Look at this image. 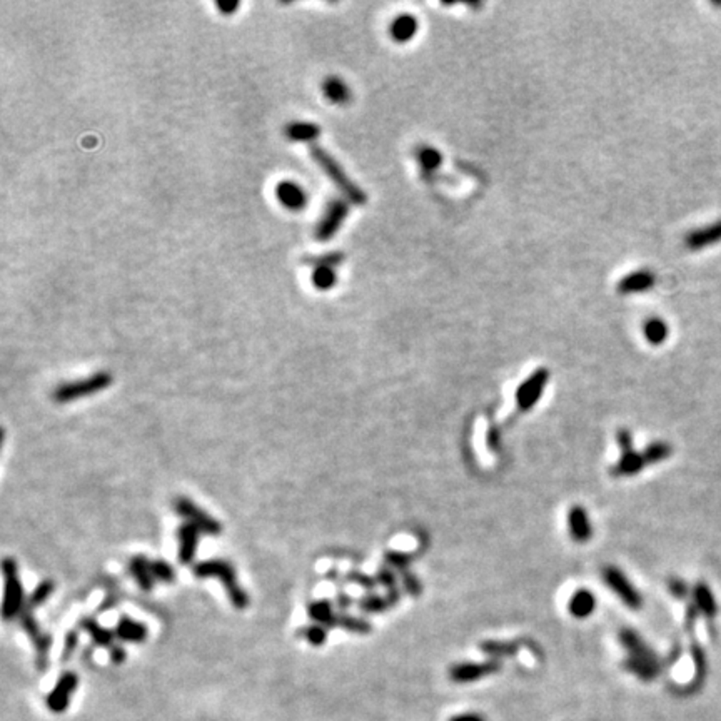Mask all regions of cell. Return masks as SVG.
Wrapping results in <instances>:
<instances>
[{
	"label": "cell",
	"mask_w": 721,
	"mask_h": 721,
	"mask_svg": "<svg viewBox=\"0 0 721 721\" xmlns=\"http://www.w3.org/2000/svg\"><path fill=\"white\" fill-rule=\"evenodd\" d=\"M194 576L199 579H219L227 596H229L231 605L236 609H245L250 605V596L237 581L236 568L231 565V561L222 560V558H210V560L199 561L194 566Z\"/></svg>",
	"instance_id": "cell-1"
},
{
	"label": "cell",
	"mask_w": 721,
	"mask_h": 721,
	"mask_svg": "<svg viewBox=\"0 0 721 721\" xmlns=\"http://www.w3.org/2000/svg\"><path fill=\"white\" fill-rule=\"evenodd\" d=\"M309 151H311L312 159L316 161V164H318L321 169L324 170V174H326L328 177L332 180L334 186L339 189V191L344 194V197L351 202V204H356V205L366 204V201H368L366 192H364L363 189L358 186V184H354L353 180L349 179V175L344 173V169L339 166V162L334 159L331 154H329L328 151H324L323 147L318 146V144H311Z\"/></svg>",
	"instance_id": "cell-2"
},
{
	"label": "cell",
	"mask_w": 721,
	"mask_h": 721,
	"mask_svg": "<svg viewBox=\"0 0 721 721\" xmlns=\"http://www.w3.org/2000/svg\"><path fill=\"white\" fill-rule=\"evenodd\" d=\"M4 573V603H2V618L6 621L19 618L22 609L25 608V593L22 586L19 565L14 558H4L2 561Z\"/></svg>",
	"instance_id": "cell-3"
},
{
	"label": "cell",
	"mask_w": 721,
	"mask_h": 721,
	"mask_svg": "<svg viewBox=\"0 0 721 721\" xmlns=\"http://www.w3.org/2000/svg\"><path fill=\"white\" fill-rule=\"evenodd\" d=\"M114 377L111 372L107 371H99L90 375L89 377H83V379L70 381V382H62L54 389L52 393V399L59 404L72 403L76 399L87 398V396L102 393L107 388H111Z\"/></svg>",
	"instance_id": "cell-4"
},
{
	"label": "cell",
	"mask_w": 721,
	"mask_h": 721,
	"mask_svg": "<svg viewBox=\"0 0 721 721\" xmlns=\"http://www.w3.org/2000/svg\"><path fill=\"white\" fill-rule=\"evenodd\" d=\"M19 623L22 630L25 631V635L32 640V645L35 648V665H37L39 671H46L47 666H49V653L52 648V636L49 633H46L39 624L37 618H35L34 609L29 608L25 605V608L22 609L19 614Z\"/></svg>",
	"instance_id": "cell-5"
},
{
	"label": "cell",
	"mask_w": 721,
	"mask_h": 721,
	"mask_svg": "<svg viewBox=\"0 0 721 721\" xmlns=\"http://www.w3.org/2000/svg\"><path fill=\"white\" fill-rule=\"evenodd\" d=\"M174 511L179 514L186 523H191L194 525L201 533L208 536H221L222 533V525L215 520L214 516H210L209 513H205L201 506H197L192 499L186 498V496H177L174 499Z\"/></svg>",
	"instance_id": "cell-6"
},
{
	"label": "cell",
	"mask_w": 721,
	"mask_h": 721,
	"mask_svg": "<svg viewBox=\"0 0 721 721\" xmlns=\"http://www.w3.org/2000/svg\"><path fill=\"white\" fill-rule=\"evenodd\" d=\"M603 579H605V583L609 586V590L613 593H616V595L619 596V600H621L623 603L628 606V608H633V609L641 608V605H643V598H641L640 593L635 590V586H633V584L630 583V579L624 576L621 570L614 568V566H608V568H605V571H603Z\"/></svg>",
	"instance_id": "cell-7"
},
{
	"label": "cell",
	"mask_w": 721,
	"mask_h": 721,
	"mask_svg": "<svg viewBox=\"0 0 721 721\" xmlns=\"http://www.w3.org/2000/svg\"><path fill=\"white\" fill-rule=\"evenodd\" d=\"M549 381V371L544 368L536 369L527 379L516 391V404L521 411H530L531 407L536 406L543 394L544 386Z\"/></svg>",
	"instance_id": "cell-8"
},
{
	"label": "cell",
	"mask_w": 721,
	"mask_h": 721,
	"mask_svg": "<svg viewBox=\"0 0 721 721\" xmlns=\"http://www.w3.org/2000/svg\"><path fill=\"white\" fill-rule=\"evenodd\" d=\"M79 687V676L74 671H65L47 696V706L52 713H64L70 705L72 694Z\"/></svg>",
	"instance_id": "cell-9"
},
{
	"label": "cell",
	"mask_w": 721,
	"mask_h": 721,
	"mask_svg": "<svg viewBox=\"0 0 721 721\" xmlns=\"http://www.w3.org/2000/svg\"><path fill=\"white\" fill-rule=\"evenodd\" d=\"M501 670L499 659H490L483 663H459V665L451 666L450 678L454 683H473L479 678H485L492 673H498Z\"/></svg>",
	"instance_id": "cell-10"
},
{
	"label": "cell",
	"mask_w": 721,
	"mask_h": 721,
	"mask_svg": "<svg viewBox=\"0 0 721 721\" xmlns=\"http://www.w3.org/2000/svg\"><path fill=\"white\" fill-rule=\"evenodd\" d=\"M347 213H349V205H347V201H331L329 208L324 214V217L321 219V222L316 227V237L318 241H326L331 239V237L339 231L341 224L344 222L347 217Z\"/></svg>",
	"instance_id": "cell-11"
},
{
	"label": "cell",
	"mask_w": 721,
	"mask_h": 721,
	"mask_svg": "<svg viewBox=\"0 0 721 721\" xmlns=\"http://www.w3.org/2000/svg\"><path fill=\"white\" fill-rule=\"evenodd\" d=\"M201 531L197 530L191 523H184L177 527V541H179V562L187 566L192 565L197 555V546H199Z\"/></svg>",
	"instance_id": "cell-12"
},
{
	"label": "cell",
	"mask_w": 721,
	"mask_h": 721,
	"mask_svg": "<svg viewBox=\"0 0 721 721\" xmlns=\"http://www.w3.org/2000/svg\"><path fill=\"white\" fill-rule=\"evenodd\" d=\"M114 633H116L117 640L124 641V643L140 645L149 638L147 624L140 623L137 619H132L130 616L119 618Z\"/></svg>",
	"instance_id": "cell-13"
},
{
	"label": "cell",
	"mask_w": 721,
	"mask_h": 721,
	"mask_svg": "<svg viewBox=\"0 0 721 721\" xmlns=\"http://www.w3.org/2000/svg\"><path fill=\"white\" fill-rule=\"evenodd\" d=\"M568 527L571 538H573L576 543H586V541L591 539L593 527L590 523V516H588L586 509L583 506H573L570 509Z\"/></svg>",
	"instance_id": "cell-14"
},
{
	"label": "cell",
	"mask_w": 721,
	"mask_h": 721,
	"mask_svg": "<svg viewBox=\"0 0 721 721\" xmlns=\"http://www.w3.org/2000/svg\"><path fill=\"white\" fill-rule=\"evenodd\" d=\"M82 631H86L87 635L90 636V640L94 641V645L100 646V648H109L111 649L114 645H116V633L109 628H105L104 624H100L97 619L92 616H83L79 623Z\"/></svg>",
	"instance_id": "cell-15"
},
{
	"label": "cell",
	"mask_w": 721,
	"mask_h": 721,
	"mask_svg": "<svg viewBox=\"0 0 721 721\" xmlns=\"http://www.w3.org/2000/svg\"><path fill=\"white\" fill-rule=\"evenodd\" d=\"M619 641H621L623 648L630 653L628 656L641 658V659H653V661H658L656 653H654L653 649L640 638L638 633L630 630V628H624V630L619 631Z\"/></svg>",
	"instance_id": "cell-16"
},
{
	"label": "cell",
	"mask_w": 721,
	"mask_h": 721,
	"mask_svg": "<svg viewBox=\"0 0 721 721\" xmlns=\"http://www.w3.org/2000/svg\"><path fill=\"white\" fill-rule=\"evenodd\" d=\"M151 560L144 555H135L130 558L129 561V573L134 581L137 583V586L142 591H152L154 584H156V579L152 576V568H151Z\"/></svg>",
	"instance_id": "cell-17"
},
{
	"label": "cell",
	"mask_w": 721,
	"mask_h": 721,
	"mask_svg": "<svg viewBox=\"0 0 721 721\" xmlns=\"http://www.w3.org/2000/svg\"><path fill=\"white\" fill-rule=\"evenodd\" d=\"M307 616H309L316 624H321L324 628H336L337 626V613L334 611L332 601L326 600H314L307 605Z\"/></svg>",
	"instance_id": "cell-18"
},
{
	"label": "cell",
	"mask_w": 721,
	"mask_h": 721,
	"mask_svg": "<svg viewBox=\"0 0 721 721\" xmlns=\"http://www.w3.org/2000/svg\"><path fill=\"white\" fill-rule=\"evenodd\" d=\"M718 243H721V221L710 224V226L703 227V229L693 231L692 234L687 237V245L688 249L692 250L710 248V245H715Z\"/></svg>",
	"instance_id": "cell-19"
},
{
	"label": "cell",
	"mask_w": 721,
	"mask_h": 721,
	"mask_svg": "<svg viewBox=\"0 0 721 721\" xmlns=\"http://www.w3.org/2000/svg\"><path fill=\"white\" fill-rule=\"evenodd\" d=\"M654 285V276L649 271H636L631 272V274L624 276V278L619 281L618 291L623 294H631V292H643L652 289Z\"/></svg>",
	"instance_id": "cell-20"
},
{
	"label": "cell",
	"mask_w": 721,
	"mask_h": 721,
	"mask_svg": "<svg viewBox=\"0 0 721 721\" xmlns=\"http://www.w3.org/2000/svg\"><path fill=\"white\" fill-rule=\"evenodd\" d=\"M645 464L646 461L643 452H641V454L636 451L623 452L621 459H619L618 464H614L613 469H611V474H613V476H635V474L643 471Z\"/></svg>",
	"instance_id": "cell-21"
},
{
	"label": "cell",
	"mask_w": 721,
	"mask_h": 721,
	"mask_svg": "<svg viewBox=\"0 0 721 721\" xmlns=\"http://www.w3.org/2000/svg\"><path fill=\"white\" fill-rule=\"evenodd\" d=\"M570 613L573 614L574 618L584 619L591 616V613L596 608V598L591 591L588 590H578L571 596L570 600Z\"/></svg>",
	"instance_id": "cell-22"
},
{
	"label": "cell",
	"mask_w": 721,
	"mask_h": 721,
	"mask_svg": "<svg viewBox=\"0 0 721 721\" xmlns=\"http://www.w3.org/2000/svg\"><path fill=\"white\" fill-rule=\"evenodd\" d=\"M624 668L643 681H649V680L656 678V676L659 675V663L653 661V659H641V658L628 656L626 661H624Z\"/></svg>",
	"instance_id": "cell-23"
},
{
	"label": "cell",
	"mask_w": 721,
	"mask_h": 721,
	"mask_svg": "<svg viewBox=\"0 0 721 721\" xmlns=\"http://www.w3.org/2000/svg\"><path fill=\"white\" fill-rule=\"evenodd\" d=\"M278 197L285 208L289 209H301L306 204V194L297 184L283 182L278 186Z\"/></svg>",
	"instance_id": "cell-24"
},
{
	"label": "cell",
	"mask_w": 721,
	"mask_h": 721,
	"mask_svg": "<svg viewBox=\"0 0 721 721\" xmlns=\"http://www.w3.org/2000/svg\"><path fill=\"white\" fill-rule=\"evenodd\" d=\"M417 32V20L412 15L398 17L391 25V35L396 42H407Z\"/></svg>",
	"instance_id": "cell-25"
},
{
	"label": "cell",
	"mask_w": 721,
	"mask_h": 721,
	"mask_svg": "<svg viewBox=\"0 0 721 721\" xmlns=\"http://www.w3.org/2000/svg\"><path fill=\"white\" fill-rule=\"evenodd\" d=\"M341 630L353 635H369L372 631V624L366 618L353 616L349 613H337V626Z\"/></svg>",
	"instance_id": "cell-26"
},
{
	"label": "cell",
	"mask_w": 721,
	"mask_h": 721,
	"mask_svg": "<svg viewBox=\"0 0 721 721\" xmlns=\"http://www.w3.org/2000/svg\"><path fill=\"white\" fill-rule=\"evenodd\" d=\"M356 605H358V608L366 614H379L393 608L388 601V598L376 595V593H368V595L360 596Z\"/></svg>",
	"instance_id": "cell-27"
},
{
	"label": "cell",
	"mask_w": 721,
	"mask_h": 721,
	"mask_svg": "<svg viewBox=\"0 0 721 721\" xmlns=\"http://www.w3.org/2000/svg\"><path fill=\"white\" fill-rule=\"evenodd\" d=\"M693 596H694V606H696V608L700 609L705 616L713 618L716 614V603H715L713 595H711L710 588L703 583L696 584V586H694Z\"/></svg>",
	"instance_id": "cell-28"
},
{
	"label": "cell",
	"mask_w": 721,
	"mask_h": 721,
	"mask_svg": "<svg viewBox=\"0 0 721 721\" xmlns=\"http://www.w3.org/2000/svg\"><path fill=\"white\" fill-rule=\"evenodd\" d=\"M321 134V127L312 122H292L285 127V135L291 140H314Z\"/></svg>",
	"instance_id": "cell-29"
},
{
	"label": "cell",
	"mask_w": 721,
	"mask_h": 721,
	"mask_svg": "<svg viewBox=\"0 0 721 721\" xmlns=\"http://www.w3.org/2000/svg\"><path fill=\"white\" fill-rule=\"evenodd\" d=\"M55 591V583L52 579H42L37 586L34 588V591L30 593L27 598V606L29 608H39V606L46 605L49 601V598L54 595Z\"/></svg>",
	"instance_id": "cell-30"
},
{
	"label": "cell",
	"mask_w": 721,
	"mask_h": 721,
	"mask_svg": "<svg viewBox=\"0 0 721 721\" xmlns=\"http://www.w3.org/2000/svg\"><path fill=\"white\" fill-rule=\"evenodd\" d=\"M324 94L329 100L336 104H344L349 99V89L341 79L337 77H329L326 82H324Z\"/></svg>",
	"instance_id": "cell-31"
},
{
	"label": "cell",
	"mask_w": 721,
	"mask_h": 721,
	"mask_svg": "<svg viewBox=\"0 0 721 721\" xmlns=\"http://www.w3.org/2000/svg\"><path fill=\"white\" fill-rule=\"evenodd\" d=\"M668 332H670V329H668V326L665 324V321H661V319H658V318L656 319H649L648 323L645 324V336H646V339H648L654 346L663 344V342L666 341Z\"/></svg>",
	"instance_id": "cell-32"
},
{
	"label": "cell",
	"mask_w": 721,
	"mask_h": 721,
	"mask_svg": "<svg viewBox=\"0 0 721 721\" xmlns=\"http://www.w3.org/2000/svg\"><path fill=\"white\" fill-rule=\"evenodd\" d=\"M483 653L490 654L494 659L501 656H514L518 652V643H501V641H485L479 645Z\"/></svg>",
	"instance_id": "cell-33"
},
{
	"label": "cell",
	"mask_w": 721,
	"mask_h": 721,
	"mask_svg": "<svg viewBox=\"0 0 721 721\" xmlns=\"http://www.w3.org/2000/svg\"><path fill=\"white\" fill-rule=\"evenodd\" d=\"M344 261V254L342 252H328L323 254V256H314V257H306L304 262L309 264V266L314 267V269H321V267H328V269H334L336 266Z\"/></svg>",
	"instance_id": "cell-34"
},
{
	"label": "cell",
	"mask_w": 721,
	"mask_h": 721,
	"mask_svg": "<svg viewBox=\"0 0 721 721\" xmlns=\"http://www.w3.org/2000/svg\"><path fill=\"white\" fill-rule=\"evenodd\" d=\"M152 576L156 581L170 584L175 581V570L166 560H154L151 562Z\"/></svg>",
	"instance_id": "cell-35"
},
{
	"label": "cell",
	"mask_w": 721,
	"mask_h": 721,
	"mask_svg": "<svg viewBox=\"0 0 721 721\" xmlns=\"http://www.w3.org/2000/svg\"><path fill=\"white\" fill-rule=\"evenodd\" d=\"M302 636H304L306 641L316 648L319 646H324L328 641V628L321 626V624H309V626L302 628Z\"/></svg>",
	"instance_id": "cell-36"
},
{
	"label": "cell",
	"mask_w": 721,
	"mask_h": 721,
	"mask_svg": "<svg viewBox=\"0 0 721 721\" xmlns=\"http://www.w3.org/2000/svg\"><path fill=\"white\" fill-rule=\"evenodd\" d=\"M344 579L347 583L358 584V586L364 588V590H368V591H375V588L379 584L377 583L376 576L363 573V571H358V570L347 571V573L344 574Z\"/></svg>",
	"instance_id": "cell-37"
},
{
	"label": "cell",
	"mask_w": 721,
	"mask_h": 721,
	"mask_svg": "<svg viewBox=\"0 0 721 721\" xmlns=\"http://www.w3.org/2000/svg\"><path fill=\"white\" fill-rule=\"evenodd\" d=\"M670 454H671V446H670V444H666V443H653V444H649V446L646 447L645 452H643L646 464L659 463V461L666 459Z\"/></svg>",
	"instance_id": "cell-38"
},
{
	"label": "cell",
	"mask_w": 721,
	"mask_h": 721,
	"mask_svg": "<svg viewBox=\"0 0 721 721\" xmlns=\"http://www.w3.org/2000/svg\"><path fill=\"white\" fill-rule=\"evenodd\" d=\"M376 579L382 588H386V595H389V593L401 591L398 586V578H396L393 568H389V566H382V568L377 570Z\"/></svg>",
	"instance_id": "cell-39"
},
{
	"label": "cell",
	"mask_w": 721,
	"mask_h": 721,
	"mask_svg": "<svg viewBox=\"0 0 721 721\" xmlns=\"http://www.w3.org/2000/svg\"><path fill=\"white\" fill-rule=\"evenodd\" d=\"M411 560H412L411 555H407V553H401V551H388L384 555L386 566H389V568L398 570V571L410 570Z\"/></svg>",
	"instance_id": "cell-40"
},
{
	"label": "cell",
	"mask_w": 721,
	"mask_h": 721,
	"mask_svg": "<svg viewBox=\"0 0 721 721\" xmlns=\"http://www.w3.org/2000/svg\"><path fill=\"white\" fill-rule=\"evenodd\" d=\"M312 279H314L316 288L329 289L336 284V272L334 269H328V267H321V269H314Z\"/></svg>",
	"instance_id": "cell-41"
},
{
	"label": "cell",
	"mask_w": 721,
	"mask_h": 721,
	"mask_svg": "<svg viewBox=\"0 0 721 721\" xmlns=\"http://www.w3.org/2000/svg\"><path fill=\"white\" fill-rule=\"evenodd\" d=\"M399 574H401V581H403L404 590H406L412 596H419L421 591H423V584H421L419 579H417V576L415 573H411L410 570L399 571Z\"/></svg>",
	"instance_id": "cell-42"
},
{
	"label": "cell",
	"mask_w": 721,
	"mask_h": 721,
	"mask_svg": "<svg viewBox=\"0 0 721 721\" xmlns=\"http://www.w3.org/2000/svg\"><path fill=\"white\" fill-rule=\"evenodd\" d=\"M77 646H79V633L76 630H70L65 633L64 646H62V661H67V659L72 658V654L76 653Z\"/></svg>",
	"instance_id": "cell-43"
},
{
	"label": "cell",
	"mask_w": 721,
	"mask_h": 721,
	"mask_svg": "<svg viewBox=\"0 0 721 721\" xmlns=\"http://www.w3.org/2000/svg\"><path fill=\"white\" fill-rule=\"evenodd\" d=\"M354 605V598L347 595L346 591H339L334 598V606L339 609V613H347V609Z\"/></svg>",
	"instance_id": "cell-44"
},
{
	"label": "cell",
	"mask_w": 721,
	"mask_h": 721,
	"mask_svg": "<svg viewBox=\"0 0 721 721\" xmlns=\"http://www.w3.org/2000/svg\"><path fill=\"white\" fill-rule=\"evenodd\" d=\"M439 161H441V157H439V154L436 151H433V149H426V151L421 152V164H423L426 169L436 167L439 164Z\"/></svg>",
	"instance_id": "cell-45"
},
{
	"label": "cell",
	"mask_w": 721,
	"mask_h": 721,
	"mask_svg": "<svg viewBox=\"0 0 721 721\" xmlns=\"http://www.w3.org/2000/svg\"><path fill=\"white\" fill-rule=\"evenodd\" d=\"M668 588L673 593V596L676 598H687L688 596V586L687 583L681 581L678 578H671L670 583H668Z\"/></svg>",
	"instance_id": "cell-46"
},
{
	"label": "cell",
	"mask_w": 721,
	"mask_h": 721,
	"mask_svg": "<svg viewBox=\"0 0 721 721\" xmlns=\"http://www.w3.org/2000/svg\"><path fill=\"white\" fill-rule=\"evenodd\" d=\"M616 439H618V446L621 447L623 452L633 451V438H631L630 431L619 429L616 433Z\"/></svg>",
	"instance_id": "cell-47"
},
{
	"label": "cell",
	"mask_w": 721,
	"mask_h": 721,
	"mask_svg": "<svg viewBox=\"0 0 721 721\" xmlns=\"http://www.w3.org/2000/svg\"><path fill=\"white\" fill-rule=\"evenodd\" d=\"M127 659V652L124 646L121 645H114L111 648V661L114 663V665H122Z\"/></svg>",
	"instance_id": "cell-48"
},
{
	"label": "cell",
	"mask_w": 721,
	"mask_h": 721,
	"mask_svg": "<svg viewBox=\"0 0 721 721\" xmlns=\"http://www.w3.org/2000/svg\"><path fill=\"white\" fill-rule=\"evenodd\" d=\"M450 721H486V718L479 713H461L451 716Z\"/></svg>",
	"instance_id": "cell-49"
},
{
	"label": "cell",
	"mask_w": 721,
	"mask_h": 721,
	"mask_svg": "<svg viewBox=\"0 0 721 721\" xmlns=\"http://www.w3.org/2000/svg\"><path fill=\"white\" fill-rule=\"evenodd\" d=\"M494 428L490 429V434H487V444H490V447H492V450H498L499 436H498V431H496Z\"/></svg>",
	"instance_id": "cell-50"
},
{
	"label": "cell",
	"mask_w": 721,
	"mask_h": 721,
	"mask_svg": "<svg viewBox=\"0 0 721 721\" xmlns=\"http://www.w3.org/2000/svg\"><path fill=\"white\" fill-rule=\"evenodd\" d=\"M217 7H219V8H221V11H222V14H226V15H231V14H232V12H234V11H236V8H237V7H239V4H237V2H232V4H224V2H217Z\"/></svg>",
	"instance_id": "cell-51"
},
{
	"label": "cell",
	"mask_w": 721,
	"mask_h": 721,
	"mask_svg": "<svg viewBox=\"0 0 721 721\" xmlns=\"http://www.w3.org/2000/svg\"><path fill=\"white\" fill-rule=\"evenodd\" d=\"M326 578L329 579V581H337V579H339V571H337L336 568L329 570L328 574H326Z\"/></svg>",
	"instance_id": "cell-52"
}]
</instances>
